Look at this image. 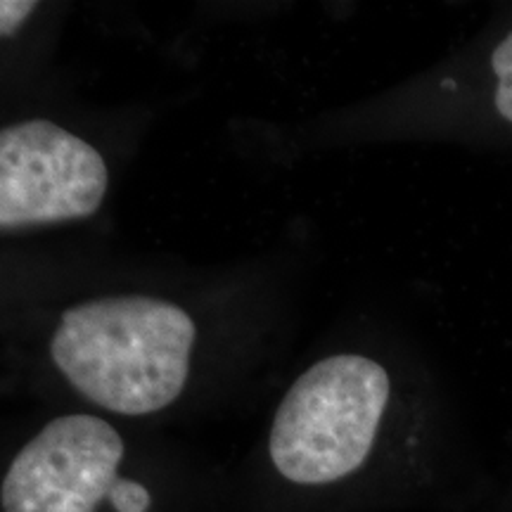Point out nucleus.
I'll list each match as a JSON object with an SVG mask.
<instances>
[{"instance_id":"1","label":"nucleus","mask_w":512,"mask_h":512,"mask_svg":"<svg viewBox=\"0 0 512 512\" xmlns=\"http://www.w3.org/2000/svg\"><path fill=\"white\" fill-rule=\"evenodd\" d=\"M195 323L155 297H105L64 311L50 356L95 406L121 415L162 411L190 373Z\"/></svg>"},{"instance_id":"2","label":"nucleus","mask_w":512,"mask_h":512,"mask_svg":"<svg viewBox=\"0 0 512 512\" xmlns=\"http://www.w3.org/2000/svg\"><path fill=\"white\" fill-rule=\"evenodd\" d=\"M389 401L380 363L337 354L306 370L280 403L268 451L275 470L294 484L344 479L366 463Z\"/></svg>"},{"instance_id":"3","label":"nucleus","mask_w":512,"mask_h":512,"mask_svg":"<svg viewBox=\"0 0 512 512\" xmlns=\"http://www.w3.org/2000/svg\"><path fill=\"white\" fill-rule=\"evenodd\" d=\"M105 159L53 121H22L0 133V226L88 219L107 192Z\"/></svg>"},{"instance_id":"4","label":"nucleus","mask_w":512,"mask_h":512,"mask_svg":"<svg viewBox=\"0 0 512 512\" xmlns=\"http://www.w3.org/2000/svg\"><path fill=\"white\" fill-rule=\"evenodd\" d=\"M124 441L95 415L48 422L5 472L3 512H95L119 484Z\"/></svg>"},{"instance_id":"5","label":"nucleus","mask_w":512,"mask_h":512,"mask_svg":"<svg viewBox=\"0 0 512 512\" xmlns=\"http://www.w3.org/2000/svg\"><path fill=\"white\" fill-rule=\"evenodd\" d=\"M491 69L498 79L496 110L512 124V31L498 43L494 55H491Z\"/></svg>"},{"instance_id":"6","label":"nucleus","mask_w":512,"mask_h":512,"mask_svg":"<svg viewBox=\"0 0 512 512\" xmlns=\"http://www.w3.org/2000/svg\"><path fill=\"white\" fill-rule=\"evenodd\" d=\"M110 503L117 512H147L152 505V496L143 484L133 482V479H119L110 496Z\"/></svg>"},{"instance_id":"7","label":"nucleus","mask_w":512,"mask_h":512,"mask_svg":"<svg viewBox=\"0 0 512 512\" xmlns=\"http://www.w3.org/2000/svg\"><path fill=\"white\" fill-rule=\"evenodd\" d=\"M34 10L36 3H29V0H3V3H0V34H15Z\"/></svg>"}]
</instances>
